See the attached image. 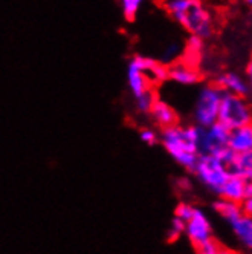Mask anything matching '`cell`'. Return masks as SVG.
<instances>
[{"instance_id":"cell-1","label":"cell","mask_w":252,"mask_h":254,"mask_svg":"<svg viewBox=\"0 0 252 254\" xmlns=\"http://www.w3.org/2000/svg\"><path fill=\"white\" fill-rule=\"evenodd\" d=\"M162 6L190 35L203 40L212 37L215 22L212 12L202 0H162Z\"/></svg>"},{"instance_id":"cell-2","label":"cell","mask_w":252,"mask_h":254,"mask_svg":"<svg viewBox=\"0 0 252 254\" xmlns=\"http://www.w3.org/2000/svg\"><path fill=\"white\" fill-rule=\"evenodd\" d=\"M202 127L196 124L181 126L176 124L160 132V142L168 155L177 162L179 166L193 172L196 162L199 159V139Z\"/></svg>"},{"instance_id":"cell-3","label":"cell","mask_w":252,"mask_h":254,"mask_svg":"<svg viewBox=\"0 0 252 254\" xmlns=\"http://www.w3.org/2000/svg\"><path fill=\"white\" fill-rule=\"evenodd\" d=\"M222 97L223 92L214 83H206L201 87L193 107V120L196 126L205 129L217 123Z\"/></svg>"},{"instance_id":"cell-4","label":"cell","mask_w":252,"mask_h":254,"mask_svg":"<svg viewBox=\"0 0 252 254\" xmlns=\"http://www.w3.org/2000/svg\"><path fill=\"white\" fill-rule=\"evenodd\" d=\"M228 130L237 129V127L252 121V103L248 97L223 94L220 101L219 120Z\"/></svg>"},{"instance_id":"cell-5","label":"cell","mask_w":252,"mask_h":254,"mask_svg":"<svg viewBox=\"0 0 252 254\" xmlns=\"http://www.w3.org/2000/svg\"><path fill=\"white\" fill-rule=\"evenodd\" d=\"M193 172L206 189L217 194L222 186L225 184V181L231 175L226 166V161L212 155H201Z\"/></svg>"},{"instance_id":"cell-6","label":"cell","mask_w":252,"mask_h":254,"mask_svg":"<svg viewBox=\"0 0 252 254\" xmlns=\"http://www.w3.org/2000/svg\"><path fill=\"white\" fill-rule=\"evenodd\" d=\"M229 130L219 121L209 127H205L201 132L199 139V153L201 155H212L225 159L226 162L232 156V152L228 146Z\"/></svg>"},{"instance_id":"cell-7","label":"cell","mask_w":252,"mask_h":254,"mask_svg":"<svg viewBox=\"0 0 252 254\" xmlns=\"http://www.w3.org/2000/svg\"><path fill=\"white\" fill-rule=\"evenodd\" d=\"M185 234L196 248L212 241V225L201 208H196L191 219L185 222Z\"/></svg>"},{"instance_id":"cell-8","label":"cell","mask_w":252,"mask_h":254,"mask_svg":"<svg viewBox=\"0 0 252 254\" xmlns=\"http://www.w3.org/2000/svg\"><path fill=\"white\" fill-rule=\"evenodd\" d=\"M125 80H127V86H129V90L133 100L153 89V84L150 83V80L146 77V74H144V70H142L141 56H135L129 60L127 69H125Z\"/></svg>"},{"instance_id":"cell-9","label":"cell","mask_w":252,"mask_h":254,"mask_svg":"<svg viewBox=\"0 0 252 254\" xmlns=\"http://www.w3.org/2000/svg\"><path fill=\"white\" fill-rule=\"evenodd\" d=\"M168 80L181 86H196L202 83L203 75L199 67L188 64L181 59L168 66Z\"/></svg>"},{"instance_id":"cell-10","label":"cell","mask_w":252,"mask_h":254,"mask_svg":"<svg viewBox=\"0 0 252 254\" xmlns=\"http://www.w3.org/2000/svg\"><path fill=\"white\" fill-rule=\"evenodd\" d=\"M217 86L223 94H232V95H240L248 97L249 95V86L243 75L237 74V72H223L219 74L212 81Z\"/></svg>"},{"instance_id":"cell-11","label":"cell","mask_w":252,"mask_h":254,"mask_svg":"<svg viewBox=\"0 0 252 254\" xmlns=\"http://www.w3.org/2000/svg\"><path fill=\"white\" fill-rule=\"evenodd\" d=\"M229 150L232 153H243L252 150V121L237 129L229 130Z\"/></svg>"},{"instance_id":"cell-12","label":"cell","mask_w":252,"mask_h":254,"mask_svg":"<svg viewBox=\"0 0 252 254\" xmlns=\"http://www.w3.org/2000/svg\"><path fill=\"white\" fill-rule=\"evenodd\" d=\"M150 115L160 129H167V127L179 124V115L174 111V107L164 100L157 98L154 101L151 111H150Z\"/></svg>"},{"instance_id":"cell-13","label":"cell","mask_w":252,"mask_h":254,"mask_svg":"<svg viewBox=\"0 0 252 254\" xmlns=\"http://www.w3.org/2000/svg\"><path fill=\"white\" fill-rule=\"evenodd\" d=\"M219 196L226 201L240 204L243 199L246 197L245 193V184H243V178L240 175H234L231 173L229 178L225 181V184L219 190Z\"/></svg>"},{"instance_id":"cell-14","label":"cell","mask_w":252,"mask_h":254,"mask_svg":"<svg viewBox=\"0 0 252 254\" xmlns=\"http://www.w3.org/2000/svg\"><path fill=\"white\" fill-rule=\"evenodd\" d=\"M229 225L232 228V233L236 234L237 241L248 251H252V217L242 214L236 221H232Z\"/></svg>"},{"instance_id":"cell-15","label":"cell","mask_w":252,"mask_h":254,"mask_svg":"<svg viewBox=\"0 0 252 254\" xmlns=\"http://www.w3.org/2000/svg\"><path fill=\"white\" fill-rule=\"evenodd\" d=\"M203 43H205L203 39L196 37V35H190L185 46H184L182 60L187 62L188 64L199 67L202 56H203Z\"/></svg>"},{"instance_id":"cell-16","label":"cell","mask_w":252,"mask_h":254,"mask_svg":"<svg viewBox=\"0 0 252 254\" xmlns=\"http://www.w3.org/2000/svg\"><path fill=\"white\" fill-rule=\"evenodd\" d=\"M229 173L234 175H249L252 173V150L243 153H232L226 162Z\"/></svg>"},{"instance_id":"cell-17","label":"cell","mask_w":252,"mask_h":254,"mask_svg":"<svg viewBox=\"0 0 252 254\" xmlns=\"http://www.w3.org/2000/svg\"><path fill=\"white\" fill-rule=\"evenodd\" d=\"M212 207H214V211L217 213L219 216H222L228 224H231L232 221H236L237 217L242 216L240 204L226 201V199H222V197L219 199V201H215Z\"/></svg>"},{"instance_id":"cell-18","label":"cell","mask_w":252,"mask_h":254,"mask_svg":"<svg viewBox=\"0 0 252 254\" xmlns=\"http://www.w3.org/2000/svg\"><path fill=\"white\" fill-rule=\"evenodd\" d=\"M118 3H119L124 19L127 22H135L144 0H118Z\"/></svg>"},{"instance_id":"cell-19","label":"cell","mask_w":252,"mask_h":254,"mask_svg":"<svg viewBox=\"0 0 252 254\" xmlns=\"http://www.w3.org/2000/svg\"><path fill=\"white\" fill-rule=\"evenodd\" d=\"M157 100L156 94H154V90H149V92L146 94H142L141 97L135 98V107H136V111L139 114H150L151 111V107L154 104V101Z\"/></svg>"},{"instance_id":"cell-20","label":"cell","mask_w":252,"mask_h":254,"mask_svg":"<svg viewBox=\"0 0 252 254\" xmlns=\"http://www.w3.org/2000/svg\"><path fill=\"white\" fill-rule=\"evenodd\" d=\"M184 233H185V222L174 216L171 219V227H170V231H168L170 242H174L176 239H179Z\"/></svg>"},{"instance_id":"cell-21","label":"cell","mask_w":252,"mask_h":254,"mask_svg":"<svg viewBox=\"0 0 252 254\" xmlns=\"http://www.w3.org/2000/svg\"><path fill=\"white\" fill-rule=\"evenodd\" d=\"M194 210H196V207H193V205H190V204L182 202V204H179V205L176 207L174 216H176V217H179V219H181V221L187 222V221H190V219H191V216H193Z\"/></svg>"},{"instance_id":"cell-22","label":"cell","mask_w":252,"mask_h":254,"mask_svg":"<svg viewBox=\"0 0 252 254\" xmlns=\"http://www.w3.org/2000/svg\"><path fill=\"white\" fill-rule=\"evenodd\" d=\"M139 138H141L142 142H146L147 146H153V144H156L157 139H159L157 133L153 129H142L139 132Z\"/></svg>"},{"instance_id":"cell-23","label":"cell","mask_w":252,"mask_h":254,"mask_svg":"<svg viewBox=\"0 0 252 254\" xmlns=\"http://www.w3.org/2000/svg\"><path fill=\"white\" fill-rule=\"evenodd\" d=\"M240 208H242V214L252 217V196H246L243 201L240 202Z\"/></svg>"},{"instance_id":"cell-24","label":"cell","mask_w":252,"mask_h":254,"mask_svg":"<svg viewBox=\"0 0 252 254\" xmlns=\"http://www.w3.org/2000/svg\"><path fill=\"white\" fill-rule=\"evenodd\" d=\"M240 176L243 178L246 196H252V173H249V175H240Z\"/></svg>"},{"instance_id":"cell-25","label":"cell","mask_w":252,"mask_h":254,"mask_svg":"<svg viewBox=\"0 0 252 254\" xmlns=\"http://www.w3.org/2000/svg\"><path fill=\"white\" fill-rule=\"evenodd\" d=\"M245 78H246V81H248V86H249V94L252 95V60L248 63V66H246V72H245Z\"/></svg>"},{"instance_id":"cell-26","label":"cell","mask_w":252,"mask_h":254,"mask_svg":"<svg viewBox=\"0 0 252 254\" xmlns=\"http://www.w3.org/2000/svg\"><path fill=\"white\" fill-rule=\"evenodd\" d=\"M217 254H240V253L234 251V250H228V248H223V247H220V250L217 251Z\"/></svg>"},{"instance_id":"cell-27","label":"cell","mask_w":252,"mask_h":254,"mask_svg":"<svg viewBox=\"0 0 252 254\" xmlns=\"http://www.w3.org/2000/svg\"><path fill=\"white\" fill-rule=\"evenodd\" d=\"M243 2H245L246 6H249V8L252 9V0H243Z\"/></svg>"}]
</instances>
